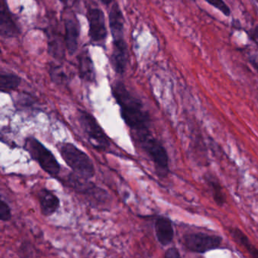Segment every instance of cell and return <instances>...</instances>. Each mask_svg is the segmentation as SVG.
Returning <instances> with one entry per match:
<instances>
[{
	"label": "cell",
	"mask_w": 258,
	"mask_h": 258,
	"mask_svg": "<svg viewBox=\"0 0 258 258\" xmlns=\"http://www.w3.org/2000/svg\"><path fill=\"white\" fill-rule=\"evenodd\" d=\"M112 92L119 106L121 117L131 130L135 141L151 135L149 113L142 101L121 82L112 85Z\"/></svg>",
	"instance_id": "cell-1"
},
{
	"label": "cell",
	"mask_w": 258,
	"mask_h": 258,
	"mask_svg": "<svg viewBox=\"0 0 258 258\" xmlns=\"http://www.w3.org/2000/svg\"><path fill=\"white\" fill-rule=\"evenodd\" d=\"M58 148L65 162L77 176L88 180L95 175L93 162L84 152L69 143H62Z\"/></svg>",
	"instance_id": "cell-2"
},
{
	"label": "cell",
	"mask_w": 258,
	"mask_h": 258,
	"mask_svg": "<svg viewBox=\"0 0 258 258\" xmlns=\"http://www.w3.org/2000/svg\"><path fill=\"white\" fill-rule=\"evenodd\" d=\"M136 142L154 164L158 173L162 176L168 175L169 172V157L163 144L153 135L141 138Z\"/></svg>",
	"instance_id": "cell-3"
},
{
	"label": "cell",
	"mask_w": 258,
	"mask_h": 258,
	"mask_svg": "<svg viewBox=\"0 0 258 258\" xmlns=\"http://www.w3.org/2000/svg\"><path fill=\"white\" fill-rule=\"evenodd\" d=\"M25 149L45 172L53 177L59 174L60 165L54 155L37 139L34 138H27L25 141Z\"/></svg>",
	"instance_id": "cell-4"
},
{
	"label": "cell",
	"mask_w": 258,
	"mask_h": 258,
	"mask_svg": "<svg viewBox=\"0 0 258 258\" xmlns=\"http://www.w3.org/2000/svg\"><path fill=\"white\" fill-rule=\"evenodd\" d=\"M79 122L90 144L99 150H106L110 147V140L101 125L93 116L86 111L80 110Z\"/></svg>",
	"instance_id": "cell-5"
},
{
	"label": "cell",
	"mask_w": 258,
	"mask_h": 258,
	"mask_svg": "<svg viewBox=\"0 0 258 258\" xmlns=\"http://www.w3.org/2000/svg\"><path fill=\"white\" fill-rule=\"evenodd\" d=\"M68 177V186L77 194L84 196L88 200L95 203H103L107 199V192L91 182L88 181L87 179L79 177L77 174Z\"/></svg>",
	"instance_id": "cell-6"
},
{
	"label": "cell",
	"mask_w": 258,
	"mask_h": 258,
	"mask_svg": "<svg viewBox=\"0 0 258 258\" xmlns=\"http://www.w3.org/2000/svg\"><path fill=\"white\" fill-rule=\"evenodd\" d=\"M222 240V238L220 236L202 233H192L184 236V243L186 248L192 252L200 254L219 248Z\"/></svg>",
	"instance_id": "cell-7"
},
{
	"label": "cell",
	"mask_w": 258,
	"mask_h": 258,
	"mask_svg": "<svg viewBox=\"0 0 258 258\" xmlns=\"http://www.w3.org/2000/svg\"><path fill=\"white\" fill-rule=\"evenodd\" d=\"M87 18L91 42L98 45L104 43L108 37L104 12L98 8H92L88 10Z\"/></svg>",
	"instance_id": "cell-8"
},
{
	"label": "cell",
	"mask_w": 258,
	"mask_h": 258,
	"mask_svg": "<svg viewBox=\"0 0 258 258\" xmlns=\"http://www.w3.org/2000/svg\"><path fill=\"white\" fill-rule=\"evenodd\" d=\"M129 61L128 47L124 39L113 40V50H112L111 62L114 71L118 74L125 73Z\"/></svg>",
	"instance_id": "cell-9"
},
{
	"label": "cell",
	"mask_w": 258,
	"mask_h": 258,
	"mask_svg": "<svg viewBox=\"0 0 258 258\" xmlns=\"http://www.w3.org/2000/svg\"><path fill=\"white\" fill-rule=\"evenodd\" d=\"M109 27L113 40L124 38L125 19L121 7L117 2L112 4L109 14Z\"/></svg>",
	"instance_id": "cell-10"
},
{
	"label": "cell",
	"mask_w": 258,
	"mask_h": 258,
	"mask_svg": "<svg viewBox=\"0 0 258 258\" xmlns=\"http://www.w3.org/2000/svg\"><path fill=\"white\" fill-rule=\"evenodd\" d=\"M41 213L43 216L51 217L60 207L59 197L47 189H42L38 194Z\"/></svg>",
	"instance_id": "cell-11"
},
{
	"label": "cell",
	"mask_w": 258,
	"mask_h": 258,
	"mask_svg": "<svg viewBox=\"0 0 258 258\" xmlns=\"http://www.w3.org/2000/svg\"><path fill=\"white\" fill-rule=\"evenodd\" d=\"M156 237L161 245L166 246L172 242L174 230L172 222L169 218L159 217L154 223Z\"/></svg>",
	"instance_id": "cell-12"
},
{
	"label": "cell",
	"mask_w": 258,
	"mask_h": 258,
	"mask_svg": "<svg viewBox=\"0 0 258 258\" xmlns=\"http://www.w3.org/2000/svg\"><path fill=\"white\" fill-rule=\"evenodd\" d=\"M65 45L70 54H74L78 47L80 26L75 18H67L65 21Z\"/></svg>",
	"instance_id": "cell-13"
},
{
	"label": "cell",
	"mask_w": 258,
	"mask_h": 258,
	"mask_svg": "<svg viewBox=\"0 0 258 258\" xmlns=\"http://www.w3.org/2000/svg\"><path fill=\"white\" fill-rule=\"evenodd\" d=\"M18 34V28L11 17L6 2L0 0V35L10 38Z\"/></svg>",
	"instance_id": "cell-14"
},
{
	"label": "cell",
	"mask_w": 258,
	"mask_h": 258,
	"mask_svg": "<svg viewBox=\"0 0 258 258\" xmlns=\"http://www.w3.org/2000/svg\"><path fill=\"white\" fill-rule=\"evenodd\" d=\"M78 61L79 74L81 79L88 83H93L95 80V68L89 52H82L79 56Z\"/></svg>",
	"instance_id": "cell-15"
},
{
	"label": "cell",
	"mask_w": 258,
	"mask_h": 258,
	"mask_svg": "<svg viewBox=\"0 0 258 258\" xmlns=\"http://www.w3.org/2000/svg\"><path fill=\"white\" fill-rule=\"evenodd\" d=\"M20 83L21 79L18 76L0 69V92H12L19 86Z\"/></svg>",
	"instance_id": "cell-16"
},
{
	"label": "cell",
	"mask_w": 258,
	"mask_h": 258,
	"mask_svg": "<svg viewBox=\"0 0 258 258\" xmlns=\"http://www.w3.org/2000/svg\"><path fill=\"white\" fill-rule=\"evenodd\" d=\"M205 179L209 187L212 189V195L215 199V203L218 206H223L225 203L226 200L224 192H223L222 186L220 184L218 180L215 177H212V175L208 176Z\"/></svg>",
	"instance_id": "cell-17"
},
{
	"label": "cell",
	"mask_w": 258,
	"mask_h": 258,
	"mask_svg": "<svg viewBox=\"0 0 258 258\" xmlns=\"http://www.w3.org/2000/svg\"><path fill=\"white\" fill-rule=\"evenodd\" d=\"M230 232H231L232 236H233V238H235V239L237 242H239V244L243 245L248 250V252L252 255L253 257L257 258L258 251L257 248L250 242L248 238L239 229H233Z\"/></svg>",
	"instance_id": "cell-18"
},
{
	"label": "cell",
	"mask_w": 258,
	"mask_h": 258,
	"mask_svg": "<svg viewBox=\"0 0 258 258\" xmlns=\"http://www.w3.org/2000/svg\"><path fill=\"white\" fill-rule=\"evenodd\" d=\"M50 77L51 80L59 85L67 84L68 83V77L65 74L62 68L59 67H51L49 70Z\"/></svg>",
	"instance_id": "cell-19"
},
{
	"label": "cell",
	"mask_w": 258,
	"mask_h": 258,
	"mask_svg": "<svg viewBox=\"0 0 258 258\" xmlns=\"http://www.w3.org/2000/svg\"><path fill=\"white\" fill-rule=\"evenodd\" d=\"M204 1L219 10L225 16L229 17L231 15V9L224 0H204Z\"/></svg>",
	"instance_id": "cell-20"
},
{
	"label": "cell",
	"mask_w": 258,
	"mask_h": 258,
	"mask_svg": "<svg viewBox=\"0 0 258 258\" xmlns=\"http://www.w3.org/2000/svg\"><path fill=\"white\" fill-rule=\"evenodd\" d=\"M12 218V210L7 203L0 200V221L8 222Z\"/></svg>",
	"instance_id": "cell-21"
},
{
	"label": "cell",
	"mask_w": 258,
	"mask_h": 258,
	"mask_svg": "<svg viewBox=\"0 0 258 258\" xmlns=\"http://www.w3.org/2000/svg\"><path fill=\"white\" fill-rule=\"evenodd\" d=\"M165 258H181V256L177 248H170L165 253Z\"/></svg>",
	"instance_id": "cell-22"
},
{
	"label": "cell",
	"mask_w": 258,
	"mask_h": 258,
	"mask_svg": "<svg viewBox=\"0 0 258 258\" xmlns=\"http://www.w3.org/2000/svg\"><path fill=\"white\" fill-rule=\"evenodd\" d=\"M102 4L106 5V6H109L110 5L113 4L115 0H99Z\"/></svg>",
	"instance_id": "cell-23"
},
{
	"label": "cell",
	"mask_w": 258,
	"mask_h": 258,
	"mask_svg": "<svg viewBox=\"0 0 258 258\" xmlns=\"http://www.w3.org/2000/svg\"><path fill=\"white\" fill-rule=\"evenodd\" d=\"M0 55H1V49H0Z\"/></svg>",
	"instance_id": "cell-24"
}]
</instances>
